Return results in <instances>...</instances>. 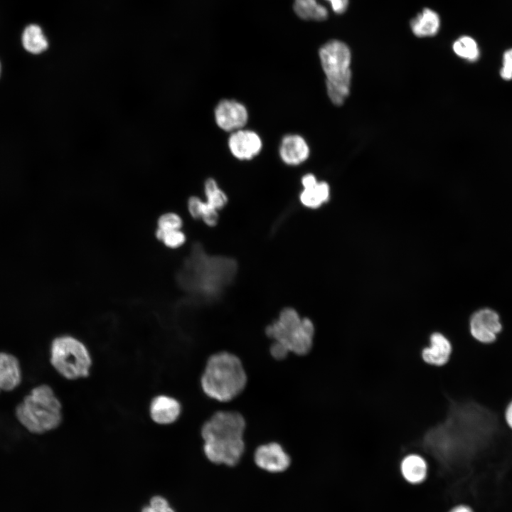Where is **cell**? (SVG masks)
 Listing matches in <instances>:
<instances>
[{
	"label": "cell",
	"mask_w": 512,
	"mask_h": 512,
	"mask_svg": "<svg viewBox=\"0 0 512 512\" xmlns=\"http://www.w3.org/2000/svg\"><path fill=\"white\" fill-rule=\"evenodd\" d=\"M246 420L232 409L215 411L202 424L200 436L206 458L216 465L235 466L246 452Z\"/></svg>",
	"instance_id": "6da1fadb"
},
{
	"label": "cell",
	"mask_w": 512,
	"mask_h": 512,
	"mask_svg": "<svg viewBox=\"0 0 512 512\" xmlns=\"http://www.w3.org/2000/svg\"><path fill=\"white\" fill-rule=\"evenodd\" d=\"M237 269V262L233 258L210 256L200 243H196L177 279L184 290L211 300L232 282Z\"/></svg>",
	"instance_id": "7a4b0ae2"
},
{
	"label": "cell",
	"mask_w": 512,
	"mask_h": 512,
	"mask_svg": "<svg viewBox=\"0 0 512 512\" xmlns=\"http://www.w3.org/2000/svg\"><path fill=\"white\" fill-rule=\"evenodd\" d=\"M247 381L240 358L233 353L220 351L207 358L199 378V385L206 398L226 404L244 392Z\"/></svg>",
	"instance_id": "3957f363"
},
{
	"label": "cell",
	"mask_w": 512,
	"mask_h": 512,
	"mask_svg": "<svg viewBox=\"0 0 512 512\" xmlns=\"http://www.w3.org/2000/svg\"><path fill=\"white\" fill-rule=\"evenodd\" d=\"M15 415L29 432L41 434L55 430L63 420L62 404L52 388L43 384L33 388L18 403Z\"/></svg>",
	"instance_id": "277c9868"
},
{
	"label": "cell",
	"mask_w": 512,
	"mask_h": 512,
	"mask_svg": "<svg viewBox=\"0 0 512 512\" xmlns=\"http://www.w3.org/2000/svg\"><path fill=\"white\" fill-rule=\"evenodd\" d=\"M265 336L280 343L291 354L305 356L311 353L314 344L315 328L312 321L302 318L292 307H285L277 319L267 324Z\"/></svg>",
	"instance_id": "5b68a950"
},
{
	"label": "cell",
	"mask_w": 512,
	"mask_h": 512,
	"mask_svg": "<svg viewBox=\"0 0 512 512\" xmlns=\"http://www.w3.org/2000/svg\"><path fill=\"white\" fill-rule=\"evenodd\" d=\"M322 69L326 75L328 95L331 102L341 105L350 90L351 72V50L348 46L338 40H331L319 50Z\"/></svg>",
	"instance_id": "8992f818"
},
{
	"label": "cell",
	"mask_w": 512,
	"mask_h": 512,
	"mask_svg": "<svg viewBox=\"0 0 512 512\" xmlns=\"http://www.w3.org/2000/svg\"><path fill=\"white\" fill-rule=\"evenodd\" d=\"M50 361L58 374L70 380L87 377L92 364L87 347L77 338L69 335L53 340Z\"/></svg>",
	"instance_id": "52a82bcc"
},
{
	"label": "cell",
	"mask_w": 512,
	"mask_h": 512,
	"mask_svg": "<svg viewBox=\"0 0 512 512\" xmlns=\"http://www.w3.org/2000/svg\"><path fill=\"white\" fill-rule=\"evenodd\" d=\"M253 461L260 469L270 473L286 471L291 465V457L284 446L270 441L257 445L253 452Z\"/></svg>",
	"instance_id": "ba28073f"
},
{
	"label": "cell",
	"mask_w": 512,
	"mask_h": 512,
	"mask_svg": "<svg viewBox=\"0 0 512 512\" xmlns=\"http://www.w3.org/2000/svg\"><path fill=\"white\" fill-rule=\"evenodd\" d=\"M502 330V324L497 312L489 308L475 311L469 320V331L472 337L483 344L494 343Z\"/></svg>",
	"instance_id": "9c48e42d"
},
{
	"label": "cell",
	"mask_w": 512,
	"mask_h": 512,
	"mask_svg": "<svg viewBox=\"0 0 512 512\" xmlns=\"http://www.w3.org/2000/svg\"><path fill=\"white\" fill-rule=\"evenodd\" d=\"M248 119L247 107L236 100H221L214 109L215 122L225 132H233L244 128Z\"/></svg>",
	"instance_id": "30bf717a"
},
{
	"label": "cell",
	"mask_w": 512,
	"mask_h": 512,
	"mask_svg": "<svg viewBox=\"0 0 512 512\" xmlns=\"http://www.w3.org/2000/svg\"><path fill=\"white\" fill-rule=\"evenodd\" d=\"M336 14H343L348 0H294L293 9L298 17L305 21H321L328 18L329 10Z\"/></svg>",
	"instance_id": "8fae6325"
},
{
	"label": "cell",
	"mask_w": 512,
	"mask_h": 512,
	"mask_svg": "<svg viewBox=\"0 0 512 512\" xmlns=\"http://www.w3.org/2000/svg\"><path fill=\"white\" fill-rule=\"evenodd\" d=\"M228 146L231 154L238 160H251L262 149L261 137L255 131L240 129L231 132Z\"/></svg>",
	"instance_id": "7c38bea8"
},
{
	"label": "cell",
	"mask_w": 512,
	"mask_h": 512,
	"mask_svg": "<svg viewBox=\"0 0 512 512\" xmlns=\"http://www.w3.org/2000/svg\"><path fill=\"white\" fill-rule=\"evenodd\" d=\"M149 412L153 422L168 425L179 419L182 414V405L178 399L172 396L159 395L152 398Z\"/></svg>",
	"instance_id": "4fadbf2b"
},
{
	"label": "cell",
	"mask_w": 512,
	"mask_h": 512,
	"mask_svg": "<svg viewBox=\"0 0 512 512\" xmlns=\"http://www.w3.org/2000/svg\"><path fill=\"white\" fill-rule=\"evenodd\" d=\"M309 146L302 136L288 134L282 137L279 146V155L285 164L299 165L309 158Z\"/></svg>",
	"instance_id": "5bb4252c"
},
{
	"label": "cell",
	"mask_w": 512,
	"mask_h": 512,
	"mask_svg": "<svg viewBox=\"0 0 512 512\" xmlns=\"http://www.w3.org/2000/svg\"><path fill=\"white\" fill-rule=\"evenodd\" d=\"M430 345L422 351V358L428 364L442 366L451 356L452 347L450 341L443 334L436 332L431 335Z\"/></svg>",
	"instance_id": "9a60e30c"
},
{
	"label": "cell",
	"mask_w": 512,
	"mask_h": 512,
	"mask_svg": "<svg viewBox=\"0 0 512 512\" xmlns=\"http://www.w3.org/2000/svg\"><path fill=\"white\" fill-rule=\"evenodd\" d=\"M22 374L18 360L14 355L0 352V393L11 391L21 382Z\"/></svg>",
	"instance_id": "2e32d148"
},
{
	"label": "cell",
	"mask_w": 512,
	"mask_h": 512,
	"mask_svg": "<svg viewBox=\"0 0 512 512\" xmlns=\"http://www.w3.org/2000/svg\"><path fill=\"white\" fill-rule=\"evenodd\" d=\"M410 26L414 35L417 37L433 36L439 31L440 18L436 11L425 8L410 21Z\"/></svg>",
	"instance_id": "e0dca14e"
},
{
	"label": "cell",
	"mask_w": 512,
	"mask_h": 512,
	"mask_svg": "<svg viewBox=\"0 0 512 512\" xmlns=\"http://www.w3.org/2000/svg\"><path fill=\"white\" fill-rule=\"evenodd\" d=\"M400 469L404 478L412 484L422 482L427 476V463L418 454L406 456L401 462Z\"/></svg>",
	"instance_id": "ac0fdd59"
},
{
	"label": "cell",
	"mask_w": 512,
	"mask_h": 512,
	"mask_svg": "<svg viewBox=\"0 0 512 512\" xmlns=\"http://www.w3.org/2000/svg\"><path fill=\"white\" fill-rule=\"evenodd\" d=\"M330 188L325 181L316 182L315 184L303 188L299 194L302 204L309 208H317L329 201Z\"/></svg>",
	"instance_id": "d6986e66"
},
{
	"label": "cell",
	"mask_w": 512,
	"mask_h": 512,
	"mask_svg": "<svg viewBox=\"0 0 512 512\" xmlns=\"http://www.w3.org/2000/svg\"><path fill=\"white\" fill-rule=\"evenodd\" d=\"M21 42L24 49L32 54H40L48 48V41L42 28L37 24L27 26L22 33Z\"/></svg>",
	"instance_id": "ffe728a7"
},
{
	"label": "cell",
	"mask_w": 512,
	"mask_h": 512,
	"mask_svg": "<svg viewBox=\"0 0 512 512\" xmlns=\"http://www.w3.org/2000/svg\"><path fill=\"white\" fill-rule=\"evenodd\" d=\"M204 192L206 203L218 210L225 207L228 203V196L220 188L217 181L213 178L206 179L204 183Z\"/></svg>",
	"instance_id": "44dd1931"
},
{
	"label": "cell",
	"mask_w": 512,
	"mask_h": 512,
	"mask_svg": "<svg viewBox=\"0 0 512 512\" xmlns=\"http://www.w3.org/2000/svg\"><path fill=\"white\" fill-rule=\"evenodd\" d=\"M453 50L458 56L469 61H476L479 56L476 42L467 36L458 38L453 44Z\"/></svg>",
	"instance_id": "7402d4cb"
},
{
	"label": "cell",
	"mask_w": 512,
	"mask_h": 512,
	"mask_svg": "<svg viewBox=\"0 0 512 512\" xmlns=\"http://www.w3.org/2000/svg\"><path fill=\"white\" fill-rule=\"evenodd\" d=\"M156 238L161 240L167 247L171 248H176L182 245L185 240L186 236L181 230H174L166 232L156 231Z\"/></svg>",
	"instance_id": "603a6c76"
},
{
	"label": "cell",
	"mask_w": 512,
	"mask_h": 512,
	"mask_svg": "<svg viewBox=\"0 0 512 512\" xmlns=\"http://www.w3.org/2000/svg\"><path fill=\"white\" fill-rule=\"evenodd\" d=\"M182 219L174 213H168L161 215L158 220L156 230L166 232L174 230H180L182 226Z\"/></svg>",
	"instance_id": "cb8c5ba5"
},
{
	"label": "cell",
	"mask_w": 512,
	"mask_h": 512,
	"mask_svg": "<svg viewBox=\"0 0 512 512\" xmlns=\"http://www.w3.org/2000/svg\"><path fill=\"white\" fill-rule=\"evenodd\" d=\"M142 512H175L168 501L159 496H154L149 506L143 508Z\"/></svg>",
	"instance_id": "d4e9b609"
},
{
	"label": "cell",
	"mask_w": 512,
	"mask_h": 512,
	"mask_svg": "<svg viewBox=\"0 0 512 512\" xmlns=\"http://www.w3.org/2000/svg\"><path fill=\"white\" fill-rule=\"evenodd\" d=\"M201 218L207 225L213 227L218 223L219 217L218 210L204 201Z\"/></svg>",
	"instance_id": "484cf974"
},
{
	"label": "cell",
	"mask_w": 512,
	"mask_h": 512,
	"mask_svg": "<svg viewBox=\"0 0 512 512\" xmlns=\"http://www.w3.org/2000/svg\"><path fill=\"white\" fill-rule=\"evenodd\" d=\"M501 76L504 80H512V49L507 50L503 55Z\"/></svg>",
	"instance_id": "4316f807"
},
{
	"label": "cell",
	"mask_w": 512,
	"mask_h": 512,
	"mask_svg": "<svg viewBox=\"0 0 512 512\" xmlns=\"http://www.w3.org/2000/svg\"><path fill=\"white\" fill-rule=\"evenodd\" d=\"M203 203L204 201L197 196H192L188 199V209L193 218H200L201 217Z\"/></svg>",
	"instance_id": "83f0119b"
},
{
	"label": "cell",
	"mask_w": 512,
	"mask_h": 512,
	"mask_svg": "<svg viewBox=\"0 0 512 512\" xmlns=\"http://www.w3.org/2000/svg\"><path fill=\"white\" fill-rule=\"evenodd\" d=\"M504 417L507 426L512 430V400L506 405Z\"/></svg>",
	"instance_id": "f1b7e54d"
},
{
	"label": "cell",
	"mask_w": 512,
	"mask_h": 512,
	"mask_svg": "<svg viewBox=\"0 0 512 512\" xmlns=\"http://www.w3.org/2000/svg\"><path fill=\"white\" fill-rule=\"evenodd\" d=\"M450 512H473V511L469 506L461 505L454 507Z\"/></svg>",
	"instance_id": "f546056e"
},
{
	"label": "cell",
	"mask_w": 512,
	"mask_h": 512,
	"mask_svg": "<svg viewBox=\"0 0 512 512\" xmlns=\"http://www.w3.org/2000/svg\"><path fill=\"white\" fill-rule=\"evenodd\" d=\"M1 63H0V75H1Z\"/></svg>",
	"instance_id": "4dcf8cb0"
}]
</instances>
